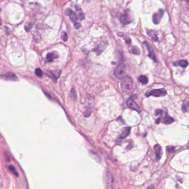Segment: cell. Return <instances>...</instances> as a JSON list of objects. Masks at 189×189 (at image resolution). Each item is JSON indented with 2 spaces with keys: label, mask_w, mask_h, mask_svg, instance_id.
<instances>
[{
  "label": "cell",
  "mask_w": 189,
  "mask_h": 189,
  "mask_svg": "<svg viewBox=\"0 0 189 189\" xmlns=\"http://www.w3.org/2000/svg\"><path fill=\"white\" fill-rule=\"evenodd\" d=\"M162 114H163V111L161 110L158 109V110H156L155 111V115L156 116H159V115H161Z\"/></svg>",
  "instance_id": "4316f807"
},
{
  "label": "cell",
  "mask_w": 189,
  "mask_h": 189,
  "mask_svg": "<svg viewBox=\"0 0 189 189\" xmlns=\"http://www.w3.org/2000/svg\"><path fill=\"white\" fill-rule=\"evenodd\" d=\"M127 103V105L128 106V107H129L130 108H131L135 111H137L138 112H140L139 106L132 98H129L128 100Z\"/></svg>",
  "instance_id": "52a82bcc"
},
{
  "label": "cell",
  "mask_w": 189,
  "mask_h": 189,
  "mask_svg": "<svg viewBox=\"0 0 189 189\" xmlns=\"http://www.w3.org/2000/svg\"><path fill=\"white\" fill-rule=\"evenodd\" d=\"M8 169H9V170L11 171V172H12V173H13L14 175H15L17 177L19 176V174L17 173V171H16V170L15 169V167H14L13 166H12V165H10V166L8 167Z\"/></svg>",
  "instance_id": "ffe728a7"
},
{
  "label": "cell",
  "mask_w": 189,
  "mask_h": 189,
  "mask_svg": "<svg viewBox=\"0 0 189 189\" xmlns=\"http://www.w3.org/2000/svg\"><path fill=\"white\" fill-rule=\"evenodd\" d=\"M147 33L148 34L149 36H150L152 39L154 41H158V37L156 35V34L155 32L153 30H147Z\"/></svg>",
  "instance_id": "4fadbf2b"
},
{
  "label": "cell",
  "mask_w": 189,
  "mask_h": 189,
  "mask_svg": "<svg viewBox=\"0 0 189 189\" xmlns=\"http://www.w3.org/2000/svg\"><path fill=\"white\" fill-rule=\"evenodd\" d=\"M120 21L123 25H127L132 22V20L130 19V17H129L128 14L125 13L120 16Z\"/></svg>",
  "instance_id": "ba28073f"
},
{
  "label": "cell",
  "mask_w": 189,
  "mask_h": 189,
  "mask_svg": "<svg viewBox=\"0 0 189 189\" xmlns=\"http://www.w3.org/2000/svg\"><path fill=\"white\" fill-rule=\"evenodd\" d=\"M160 122V119H157V120H156V122H155V123H156V124H159Z\"/></svg>",
  "instance_id": "f546056e"
},
{
  "label": "cell",
  "mask_w": 189,
  "mask_h": 189,
  "mask_svg": "<svg viewBox=\"0 0 189 189\" xmlns=\"http://www.w3.org/2000/svg\"><path fill=\"white\" fill-rule=\"evenodd\" d=\"M113 179L109 172L104 173V182L105 189H113Z\"/></svg>",
  "instance_id": "3957f363"
},
{
  "label": "cell",
  "mask_w": 189,
  "mask_h": 189,
  "mask_svg": "<svg viewBox=\"0 0 189 189\" xmlns=\"http://www.w3.org/2000/svg\"><path fill=\"white\" fill-rule=\"evenodd\" d=\"M147 189H154V187L153 185H150V186L148 187Z\"/></svg>",
  "instance_id": "f1b7e54d"
},
{
  "label": "cell",
  "mask_w": 189,
  "mask_h": 189,
  "mask_svg": "<svg viewBox=\"0 0 189 189\" xmlns=\"http://www.w3.org/2000/svg\"><path fill=\"white\" fill-rule=\"evenodd\" d=\"M125 41H126V42L128 43V44H130V43H131V39H130V38L129 37H127V38H125Z\"/></svg>",
  "instance_id": "83f0119b"
},
{
  "label": "cell",
  "mask_w": 189,
  "mask_h": 189,
  "mask_svg": "<svg viewBox=\"0 0 189 189\" xmlns=\"http://www.w3.org/2000/svg\"><path fill=\"white\" fill-rule=\"evenodd\" d=\"M58 57V54L57 51H52L47 55V60L48 62H53L55 59Z\"/></svg>",
  "instance_id": "8fae6325"
},
{
  "label": "cell",
  "mask_w": 189,
  "mask_h": 189,
  "mask_svg": "<svg viewBox=\"0 0 189 189\" xmlns=\"http://www.w3.org/2000/svg\"><path fill=\"white\" fill-rule=\"evenodd\" d=\"M4 79H7V80H15L17 79L16 76L15 74H14L12 73H11L4 75Z\"/></svg>",
  "instance_id": "2e32d148"
},
{
  "label": "cell",
  "mask_w": 189,
  "mask_h": 189,
  "mask_svg": "<svg viewBox=\"0 0 189 189\" xmlns=\"http://www.w3.org/2000/svg\"><path fill=\"white\" fill-rule=\"evenodd\" d=\"M2 25V20L1 19V18H0V26H1Z\"/></svg>",
  "instance_id": "4dcf8cb0"
},
{
  "label": "cell",
  "mask_w": 189,
  "mask_h": 189,
  "mask_svg": "<svg viewBox=\"0 0 189 189\" xmlns=\"http://www.w3.org/2000/svg\"><path fill=\"white\" fill-rule=\"evenodd\" d=\"M122 81L121 82L122 89L123 91H127L132 88L133 86V80L130 77L127 76L122 78Z\"/></svg>",
  "instance_id": "6da1fadb"
},
{
  "label": "cell",
  "mask_w": 189,
  "mask_h": 189,
  "mask_svg": "<svg viewBox=\"0 0 189 189\" xmlns=\"http://www.w3.org/2000/svg\"><path fill=\"white\" fill-rule=\"evenodd\" d=\"M66 15L68 16L69 17V19L72 23H74V25L77 23V20H78V17L76 16L75 13L73 11H72V10H70L69 8L67 9L66 11Z\"/></svg>",
  "instance_id": "5b68a950"
},
{
  "label": "cell",
  "mask_w": 189,
  "mask_h": 189,
  "mask_svg": "<svg viewBox=\"0 0 189 189\" xmlns=\"http://www.w3.org/2000/svg\"><path fill=\"white\" fill-rule=\"evenodd\" d=\"M125 64L123 63H120L115 69L114 71V75L117 78L122 79L124 78V76L125 75Z\"/></svg>",
  "instance_id": "7a4b0ae2"
},
{
  "label": "cell",
  "mask_w": 189,
  "mask_h": 189,
  "mask_svg": "<svg viewBox=\"0 0 189 189\" xmlns=\"http://www.w3.org/2000/svg\"><path fill=\"white\" fill-rule=\"evenodd\" d=\"M132 53L135 55H139L140 54V51L138 48V47L133 46L132 47Z\"/></svg>",
  "instance_id": "d6986e66"
},
{
  "label": "cell",
  "mask_w": 189,
  "mask_h": 189,
  "mask_svg": "<svg viewBox=\"0 0 189 189\" xmlns=\"http://www.w3.org/2000/svg\"><path fill=\"white\" fill-rule=\"evenodd\" d=\"M166 150L168 152H173L175 150V148L174 147H168L166 148Z\"/></svg>",
  "instance_id": "484cf974"
},
{
  "label": "cell",
  "mask_w": 189,
  "mask_h": 189,
  "mask_svg": "<svg viewBox=\"0 0 189 189\" xmlns=\"http://www.w3.org/2000/svg\"><path fill=\"white\" fill-rule=\"evenodd\" d=\"M32 26H33V25H32V24H29V25H28L27 26H25L26 31H27V32H29V31L31 30V29L32 28V27H33Z\"/></svg>",
  "instance_id": "d4e9b609"
},
{
  "label": "cell",
  "mask_w": 189,
  "mask_h": 189,
  "mask_svg": "<svg viewBox=\"0 0 189 189\" xmlns=\"http://www.w3.org/2000/svg\"><path fill=\"white\" fill-rule=\"evenodd\" d=\"M70 96H71V97L74 100H75L76 98V94L75 91L74 90V89H73V88H72L71 90V92H70Z\"/></svg>",
  "instance_id": "7402d4cb"
},
{
  "label": "cell",
  "mask_w": 189,
  "mask_h": 189,
  "mask_svg": "<svg viewBox=\"0 0 189 189\" xmlns=\"http://www.w3.org/2000/svg\"><path fill=\"white\" fill-rule=\"evenodd\" d=\"M188 103H187L186 105V104L183 105V106H182V110L183 111V112H187L188 111Z\"/></svg>",
  "instance_id": "cb8c5ba5"
},
{
  "label": "cell",
  "mask_w": 189,
  "mask_h": 189,
  "mask_svg": "<svg viewBox=\"0 0 189 189\" xmlns=\"http://www.w3.org/2000/svg\"><path fill=\"white\" fill-rule=\"evenodd\" d=\"M164 15V11L161 9L159 10L158 13L154 14L152 16V21L155 25H158L160 22Z\"/></svg>",
  "instance_id": "8992f818"
},
{
  "label": "cell",
  "mask_w": 189,
  "mask_h": 189,
  "mask_svg": "<svg viewBox=\"0 0 189 189\" xmlns=\"http://www.w3.org/2000/svg\"><path fill=\"white\" fill-rule=\"evenodd\" d=\"M174 121V119L173 118H171V117L166 115L165 116L164 120V122L165 124H167V125H169V124H171V123H173Z\"/></svg>",
  "instance_id": "ac0fdd59"
},
{
  "label": "cell",
  "mask_w": 189,
  "mask_h": 189,
  "mask_svg": "<svg viewBox=\"0 0 189 189\" xmlns=\"http://www.w3.org/2000/svg\"><path fill=\"white\" fill-rule=\"evenodd\" d=\"M167 92L165 89H156L150 91H148L146 93V96H153L155 97H160V96H164L166 94Z\"/></svg>",
  "instance_id": "277c9868"
},
{
  "label": "cell",
  "mask_w": 189,
  "mask_h": 189,
  "mask_svg": "<svg viewBox=\"0 0 189 189\" xmlns=\"http://www.w3.org/2000/svg\"><path fill=\"white\" fill-rule=\"evenodd\" d=\"M35 73H36V74L39 76V77H42V76H43V72L40 69H36V70H35Z\"/></svg>",
  "instance_id": "44dd1931"
},
{
  "label": "cell",
  "mask_w": 189,
  "mask_h": 189,
  "mask_svg": "<svg viewBox=\"0 0 189 189\" xmlns=\"http://www.w3.org/2000/svg\"><path fill=\"white\" fill-rule=\"evenodd\" d=\"M138 79V81L139 82H140L141 84H143V85H145L147 83V82H148V79H147V78L146 76L141 75L139 76Z\"/></svg>",
  "instance_id": "e0dca14e"
},
{
  "label": "cell",
  "mask_w": 189,
  "mask_h": 189,
  "mask_svg": "<svg viewBox=\"0 0 189 189\" xmlns=\"http://www.w3.org/2000/svg\"><path fill=\"white\" fill-rule=\"evenodd\" d=\"M174 65L175 66H180L182 68H185L188 65V62L185 60H181L177 62L174 63Z\"/></svg>",
  "instance_id": "7c38bea8"
},
{
  "label": "cell",
  "mask_w": 189,
  "mask_h": 189,
  "mask_svg": "<svg viewBox=\"0 0 189 189\" xmlns=\"http://www.w3.org/2000/svg\"><path fill=\"white\" fill-rule=\"evenodd\" d=\"M144 43H145L146 46H147V50H148V51H149V56L152 59L156 62V56H155V53H154V50L152 49V47L147 43V42H144Z\"/></svg>",
  "instance_id": "30bf717a"
},
{
  "label": "cell",
  "mask_w": 189,
  "mask_h": 189,
  "mask_svg": "<svg viewBox=\"0 0 189 189\" xmlns=\"http://www.w3.org/2000/svg\"><path fill=\"white\" fill-rule=\"evenodd\" d=\"M130 132V128L127 127L124 128L121 134V138L123 139L125 138L127 136H128Z\"/></svg>",
  "instance_id": "9a60e30c"
},
{
  "label": "cell",
  "mask_w": 189,
  "mask_h": 189,
  "mask_svg": "<svg viewBox=\"0 0 189 189\" xmlns=\"http://www.w3.org/2000/svg\"><path fill=\"white\" fill-rule=\"evenodd\" d=\"M62 38L64 41H67L68 39V35L66 32H63L62 34Z\"/></svg>",
  "instance_id": "603a6c76"
},
{
  "label": "cell",
  "mask_w": 189,
  "mask_h": 189,
  "mask_svg": "<svg viewBox=\"0 0 189 189\" xmlns=\"http://www.w3.org/2000/svg\"><path fill=\"white\" fill-rule=\"evenodd\" d=\"M154 148L156 159L157 160H160L162 155L161 147L159 144H156L154 147Z\"/></svg>",
  "instance_id": "9c48e42d"
},
{
  "label": "cell",
  "mask_w": 189,
  "mask_h": 189,
  "mask_svg": "<svg viewBox=\"0 0 189 189\" xmlns=\"http://www.w3.org/2000/svg\"><path fill=\"white\" fill-rule=\"evenodd\" d=\"M75 8H76V11H78V17H77L78 18L80 21L84 20V18H85L83 12H82V11L80 9V8L79 7H78L77 6H76Z\"/></svg>",
  "instance_id": "5bb4252c"
}]
</instances>
